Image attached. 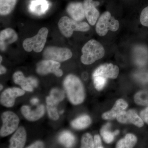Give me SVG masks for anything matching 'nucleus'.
Instances as JSON below:
<instances>
[{
	"mask_svg": "<svg viewBox=\"0 0 148 148\" xmlns=\"http://www.w3.org/2000/svg\"><path fill=\"white\" fill-rule=\"evenodd\" d=\"M64 85L69 101L72 104L78 105L83 102L84 88L78 77L74 75H69L64 80Z\"/></svg>",
	"mask_w": 148,
	"mask_h": 148,
	"instance_id": "f257e3e1",
	"label": "nucleus"
},
{
	"mask_svg": "<svg viewBox=\"0 0 148 148\" xmlns=\"http://www.w3.org/2000/svg\"><path fill=\"white\" fill-rule=\"evenodd\" d=\"M81 61L85 65H90L105 55V49L101 44L95 40L87 42L82 49Z\"/></svg>",
	"mask_w": 148,
	"mask_h": 148,
	"instance_id": "f03ea898",
	"label": "nucleus"
},
{
	"mask_svg": "<svg viewBox=\"0 0 148 148\" xmlns=\"http://www.w3.org/2000/svg\"><path fill=\"white\" fill-rule=\"evenodd\" d=\"M58 26L61 34L67 38L71 36L74 31L86 32L90 29L86 22L76 21L66 16L60 18Z\"/></svg>",
	"mask_w": 148,
	"mask_h": 148,
	"instance_id": "7ed1b4c3",
	"label": "nucleus"
},
{
	"mask_svg": "<svg viewBox=\"0 0 148 148\" xmlns=\"http://www.w3.org/2000/svg\"><path fill=\"white\" fill-rule=\"evenodd\" d=\"M48 34L47 28H42L34 36L24 40L23 43L24 49L28 52L33 50L37 53L41 52L45 45Z\"/></svg>",
	"mask_w": 148,
	"mask_h": 148,
	"instance_id": "20e7f679",
	"label": "nucleus"
},
{
	"mask_svg": "<svg viewBox=\"0 0 148 148\" xmlns=\"http://www.w3.org/2000/svg\"><path fill=\"white\" fill-rule=\"evenodd\" d=\"M119 28V23L114 17L111 16L108 11L106 12L101 15L96 26V32L100 36L107 34L109 30L115 32Z\"/></svg>",
	"mask_w": 148,
	"mask_h": 148,
	"instance_id": "39448f33",
	"label": "nucleus"
},
{
	"mask_svg": "<svg viewBox=\"0 0 148 148\" xmlns=\"http://www.w3.org/2000/svg\"><path fill=\"white\" fill-rule=\"evenodd\" d=\"M3 125L0 131L1 137H6L14 132L18 127L19 119L13 112L7 111L1 116Z\"/></svg>",
	"mask_w": 148,
	"mask_h": 148,
	"instance_id": "423d86ee",
	"label": "nucleus"
},
{
	"mask_svg": "<svg viewBox=\"0 0 148 148\" xmlns=\"http://www.w3.org/2000/svg\"><path fill=\"white\" fill-rule=\"evenodd\" d=\"M72 52L66 48L49 47L46 48L43 52V56L45 60H50L63 62L71 58Z\"/></svg>",
	"mask_w": 148,
	"mask_h": 148,
	"instance_id": "0eeeda50",
	"label": "nucleus"
},
{
	"mask_svg": "<svg viewBox=\"0 0 148 148\" xmlns=\"http://www.w3.org/2000/svg\"><path fill=\"white\" fill-rule=\"evenodd\" d=\"M61 64L57 61L45 60L40 62L37 65L36 71L38 73L42 75L53 73L57 77L62 76L63 72L59 69Z\"/></svg>",
	"mask_w": 148,
	"mask_h": 148,
	"instance_id": "6e6552de",
	"label": "nucleus"
},
{
	"mask_svg": "<svg viewBox=\"0 0 148 148\" xmlns=\"http://www.w3.org/2000/svg\"><path fill=\"white\" fill-rule=\"evenodd\" d=\"M25 94L23 89L18 88H8L3 91L1 95V103L3 106L12 107L14 105L15 99Z\"/></svg>",
	"mask_w": 148,
	"mask_h": 148,
	"instance_id": "1a4fd4ad",
	"label": "nucleus"
},
{
	"mask_svg": "<svg viewBox=\"0 0 148 148\" xmlns=\"http://www.w3.org/2000/svg\"><path fill=\"white\" fill-rule=\"evenodd\" d=\"M119 69L117 66L112 64H106L98 67L92 75V77L101 76L106 78L114 79L119 74Z\"/></svg>",
	"mask_w": 148,
	"mask_h": 148,
	"instance_id": "9d476101",
	"label": "nucleus"
},
{
	"mask_svg": "<svg viewBox=\"0 0 148 148\" xmlns=\"http://www.w3.org/2000/svg\"><path fill=\"white\" fill-rule=\"evenodd\" d=\"M118 121L121 123H132L138 127L144 125V121L135 111L130 110L121 112L116 117Z\"/></svg>",
	"mask_w": 148,
	"mask_h": 148,
	"instance_id": "9b49d317",
	"label": "nucleus"
},
{
	"mask_svg": "<svg viewBox=\"0 0 148 148\" xmlns=\"http://www.w3.org/2000/svg\"><path fill=\"white\" fill-rule=\"evenodd\" d=\"M99 3L98 2H94L92 0L84 1L85 16L89 24L92 26L95 25L100 15L99 11L95 8V6Z\"/></svg>",
	"mask_w": 148,
	"mask_h": 148,
	"instance_id": "f8f14e48",
	"label": "nucleus"
},
{
	"mask_svg": "<svg viewBox=\"0 0 148 148\" xmlns=\"http://www.w3.org/2000/svg\"><path fill=\"white\" fill-rule=\"evenodd\" d=\"M67 12L74 20L82 21L85 16L83 3L81 2H72L68 5Z\"/></svg>",
	"mask_w": 148,
	"mask_h": 148,
	"instance_id": "ddd939ff",
	"label": "nucleus"
},
{
	"mask_svg": "<svg viewBox=\"0 0 148 148\" xmlns=\"http://www.w3.org/2000/svg\"><path fill=\"white\" fill-rule=\"evenodd\" d=\"M22 114L29 121H36L39 119L44 114L45 108L43 105H40L35 111H32L28 106H22L21 108Z\"/></svg>",
	"mask_w": 148,
	"mask_h": 148,
	"instance_id": "4468645a",
	"label": "nucleus"
},
{
	"mask_svg": "<svg viewBox=\"0 0 148 148\" xmlns=\"http://www.w3.org/2000/svg\"><path fill=\"white\" fill-rule=\"evenodd\" d=\"M17 39L18 36L13 29L8 28L2 31L0 34L1 50H5L8 45L15 42Z\"/></svg>",
	"mask_w": 148,
	"mask_h": 148,
	"instance_id": "2eb2a0df",
	"label": "nucleus"
},
{
	"mask_svg": "<svg viewBox=\"0 0 148 148\" xmlns=\"http://www.w3.org/2000/svg\"><path fill=\"white\" fill-rule=\"evenodd\" d=\"M27 134L24 127H18L10 140L9 147L21 148L24 147L26 143Z\"/></svg>",
	"mask_w": 148,
	"mask_h": 148,
	"instance_id": "dca6fc26",
	"label": "nucleus"
},
{
	"mask_svg": "<svg viewBox=\"0 0 148 148\" xmlns=\"http://www.w3.org/2000/svg\"><path fill=\"white\" fill-rule=\"evenodd\" d=\"M127 103L124 100L119 99L116 101L110 111L103 114L102 118L105 120L113 119L116 118L121 112L127 108Z\"/></svg>",
	"mask_w": 148,
	"mask_h": 148,
	"instance_id": "f3484780",
	"label": "nucleus"
},
{
	"mask_svg": "<svg viewBox=\"0 0 148 148\" xmlns=\"http://www.w3.org/2000/svg\"><path fill=\"white\" fill-rule=\"evenodd\" d=\"M49 3L47 0H32L29 6V9L32 13L40 16L47 11Z\"/></svg>",
	"mask_w": 148,
	"mask_h": 148,
	"instance_id": "a211bd4d",
	"label": "nucleus"
},
{
	"mask_svg": "<svg viewBox=\"0 0 148 148\" xmlns=\"http://www.w3.org/2000/svg\"><path fill=\"white\" fill-rule=\"evenodd\" d=\"M13 78L14 83L19 85L23 90L29 92L33 91V87L30 84L29 77H25L22 72H15L13 75Z\"/></svg>",
	"mask_w": 148,
	"mask_h": 148,
	"instance_id": "6ab92c4d",
	"label": "nucleus"
},
{
	"mask_svg": "<svg viewBox=\"0 0 148 148\" xmlns=\"http://www.w3.org/2000/svg\"><path fill=\"white\" fill-rule=\"evenodd\" d=\"M91 123L90 117L87 115H83L77 118L72 121V127L75 129H83L89 126Z\"/></svg>",
	"mask_w": 148,
	"mask_h": 148,
	"instance_id": "aec40b11",
	"label": "nucleus"
},
{
	"mask_svg": "<svg viewBox=\"0 0 148 148\" xmlns=\"http://www.w3.org/2000/svg\"><path fill=\"white\" fill-rule=\"evenodd\" d=\"M137 142V138L135 135L132 134H128L126 135L124 139H121L119 141L116 145L118 148H132Z\"/></svg>",
	"mask_w": 148,
	"mask_h": 148,
	"instance_id": "412c9836",
	"label": "nucleus"
},
{
	"mask_svg": "<svg viewBox=\"0 0 148 148\" xmlns=\"http://www.w3.org/2000/svg\"><path fill=\"white\" fill-rule=\"evenodd\" d=\"M46 103L49 116L51 119L57 120L59 118V115L57 110L58 103L53 101L49 96L46 98Z\"/></svg>",
	"mask_w": 148,
	"mask_h": 148,
	"instance_id": "4be33fe9",
	"label": "nucleus"
},
{
	"mask_svg": "<svg viewBox=\"0 0 148 148\" xmlns=\"http://www.w3.org/2000/svg\"><path fill=\"white\" fill-rule=\"evenodd\" d=\"M58 141L66 147H71L75 144V138L71 132L65 131L61 133L58 138Z\"/></svg>",
	"mask_w": 148,
	"mask_h": 148,
	"instance_id": "5701e85b",
	"label": "nucleus"
},
{
	"mask_svg": "<svg viewBox=\"0 0 148 148\" xmlns=\"http://www.w3.org/2000/svg\"><path fill=\"white\" fill-rule=\"evenodd\" d=\"M16 0H0V13L1 15L9 14L13 10Z\"/></svg>",
	"mask_w": 148,
	"mask_h": 148,
	"instance_id": "b1692460",
	"label": "nucleus"
},
{
	"mask_svg": "<svg viewBox=\"0 0 148 148\" xmlns=\"http://www.w3.org/2000/svg\"><path fill=\"white\" fill-rule=\"evenodd\" d=\"M135 103L140 106H148V91H141L135 95Z\"/></svg>",
	"mask_w": 148,
	"mask_h": 148,
	"instance_id": "393cba45",
	"label": "nucleus"
},
{
	"mask_svg": "<svg viewBox=\"0 0 148 148\" xmlns=\"http://www.w3.org/2000/svg\"><path fill=\"white\" fill-rule=\"evenodd\" d=\"M110 126V123L103 126L101 130V135L103 136V140L107 143H110L113 141L114 138V132L109 131L108 128Z\"/></svg>",
	"mask_w": 148,
	"mask_h": 148,
	"instance_id": "a878e982",
	"label": "nucleus"
},
{
	"mask_svg": "<svg viewBox=\"0 0 148 148\" xmlns=\"http://www.w3.org/2000/svg\"><path fill=\"white\" fill-rule=\"evenodd\" d=\"M81 147L94 148V140L89 133H86L83 135L81 141Z\"/></svg>",
	"mask_w": 148,
	"mask_h": 148,
	"instance_id": "bb28decb",
	"label": "nucleus"
},
{
	"mask_svg": "<svg viewBox=\"0 0 148 148\" xmlns=\"http://www.w3.org/2000/svg\"><path fill=\"white\" fill-rule=\"evenodd\" d=\"M49 96L57 103H59L64 100L65 98L64 92L57 88H53L51 91Z\"/></svg>",
	"mask_w": 148,
	"mask_h": 148,
	"instance_id": "cd10ccee",
	"label": "nucleus"
},
{
	"mask_svg": "<svg viewBox=\"0 0 148 148\" xmlns=\"http://www.w3.org/2000/svg\"><path fill=\"white\" fill-rule=\"evenodd\" d=\"M107 78L103 77H93V83L95 88L98 90H102L107 83Z\"/></svg>",
	"mask_w": 148,
	"mask_h": 148,
	"instance_id": "c85d7f7f",
	"label": "nucleus"
},
{
	"mask_svg": "<svg viewBox=\"0 0 148 148\" xmlns=\"http://www.w3.org/2000/svg\"><path fill=\"white\" fill-rule=\"evenodd\" d=\"M140 21L143 26L148 27V6L144 8L141 12Z\"/></svg>",
	"mask_w": 148,
	"mask_h": 148,
	"instance_id": "c756f323",
	"label": "nucleus"
},
{
	"mask_svg": "<svg viewBox=\"0 0 148 148\" xmlns=\"http://www.w3.org/2000/svg\"><path fill=\"white\" fill-rule=\"evenodd\" d=\"M140 117L142 118L143 121L148 124V107L141 112Z\"/></svg>",
	"mask_w": 148,
	"mask_h": 148,
	"instance_id": "7c9ffc66",
	"label": "nucleus"
},
{
	"mask_svg": "<svg viewBox=\"0 0 148 148\" xmlns=\"http://www.w3.org/2000/svg\"><path fill=\"white\" fill-rule=\"evenodd\" d=\"M94 148H103L102 145L101 138L98 135H95L94 137Z\"/></svg>",
	"mask_w": 148,
	"mask_h": 148,
	"instance_id": "2f4dec72",
	"label": "nucleus"
},
{
	"mask_svg": "<svg viewBox=\"0 0 148 148\" xmlns=\"http://www.w3.org/2000/svg\"><path fill=\"white\" fill-rule=\"evenodd\" d=\"M44 147V145L42 142L41 141H37L34 144H32L27 148H43Z\"/></svg>",
	"mask_w": 148,
	"mask_h": 148,
	"instance_id": "473e14b6",
	"label": "nucleus"
},
{
	"mask_svg": "<svg viewBox=\"0 0 148 148\" xmlns=\"http://www.w3.org/2000/svg\"><path fill=\"white\" fill-rule=\"evenodd\" d=\"M29 79L30 84L33 87H36L38 86V81L36 78L33 77H29Z\"/></svg>",
	"mask_w": 148,
	"mask_h": 148,
	"instance_id": "72a5a7b5",
	"label": "nucleus"
},
{
	"mask_svg": "<svg viewBox=\"0 0 148 148\" xmlns=\"http://www.w3.org/2000/svg\"><path fill=\"white\" fill-rule=\"evenodd\" d=\"M6 72V69L3 66L1 65V68H0V74L1 75L5 73Z\"/></svg>",
	"mask_w": 148,
	"mask_h": 148,
	"instance_id": "f704fd0d",
	"label": "nucleus"
},
{
	"mask_svg": "<svg viewBox=\"0 0 148 148\" xmlns=\"http://www.w3.org/2000/svg\"><path fill=\"white\" fill-rule=\"evenodd\" d=\"M31 103L33 105L36 104L39 102V100L37 98H34L32 99L31 101Z\"/></svg>",
	"mask_w": 148,
	"mask_h": 148,
	"instance_id": "c9c22d12",
	"label": "nucleus"
},
{
	"mask_svg": "<svg viewBox=\"0 0 148 148\" xmlns=\"http://www.w3.org/2000/svg\"><path fill=\"white\" fill-rule=\"evenodd\" d=\"M114 132L115 135H117L118 134H119V130H116L115 132Z\"/></svg>",
	"mask_w": 148,
	"mask_h": 148,
	"instance_id": "e433bc0d",
	"label": "nucleus"
},
{
	"mask_svg": "<svg viewBox=\"0 0 148 148\" xmlns=\"http://www.w3.org/2000/svg\"><path fill=\"white\" fill-rule=\"evenodd\" d=\"M1 88V90H2V89H3V86L1 84V88Z\"/></svg>",
	"mask_w": 148,
	"mask_h": 148,
	"instance_id": "4c0bfd02",
	"label": "nucleus"
},
{
	"mask_svg": "<svg viewBox=\"0 0 148 148\" xmlns=\"http://www.w3.org/2000/svg\"><path fill=\"white\" fill-rule=\"evenodd\" d=\"M64 111L62 110V111H61V112H60V113L61 114H62L63 113H64Z\"/></svg>",
	"mask_w": 148,
	"mask_h": 148,
	"instance_id": "58836bf2",
	"label": "nucleus"
},
{
	"mask_svg": "<svg viewBox=\"0 0 148 148\" xmlns=\"http://www.w3.org/2000/svg\"><path fill=\"white\" fill-rule=\"evenodd\" d=\"M0 58H1V61H0V62H1H1L2 60V58L1 56V57H0Z\"/></svg>",
	"mask_w": 148,
	"mask_h": 148,
	"instance_id": "ea45409f",
	"label": "nucleus"
}]
</instances>
